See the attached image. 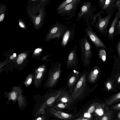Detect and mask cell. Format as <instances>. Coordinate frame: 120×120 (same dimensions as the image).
<instances>
[{
    "label": "cell",
    "instance_id": "cell-5",
    "mask_svg": "<svg viewBox=\"0 0 120 120\" xmlns=\"http://www.w3.org/2000/svg\"><path fill=\"white\" fill-rule=\"evenodd\" d=\"M20 86H13L11 88L10 91L5 92L4 97L8 98L6 103L8 105L10 101L12 100L14 104L16 101H18V107L20 109H23L26 107L27 102L26 100L22 94L23 90Z\"/></svg>",
    "mask_w": 120,
    "mask_h": 120
},
{
    "label": "cell",
    "instance_id": "cell-10",
    "mask_svg": "<svg viewBox=\"0 0 120 120\" xmlns=\"http://www.w3.org/2000/svg\"><path fill=\"white\" fill-rule=\"evenodd\" d=\"M68 26L60 22H57L54 25L50 31V39H56V41L59 40L67 30Z\"/></svg>",
    "mask_w": 120,
    "mask_h": 120
},
{
    "label": "cell",
    "instance_id": "cell-19",
    "mask_svg": "<svg viewBox=\"0 0 120 120\" xmlns=\"http://www.w3.org/2000/svg\"><path fill=\"white\" fill-rule=\"evenodd\" d=\"M120 17L116 13L115 17L112 21L110 27L108 32L107 37L108 39L113 41L114 37V32L117 23Z\"/></svg>",
    "mask_w": 120,
    "mask_h": 120
},
{
    "label": "cell",
    "instance_id": "cell-8",
    "mask_svg": "<svg viewBox=\"0 0 120 120\" xmlns=\"http://www.w3.org/2000/svg\"><path fill=\"white\" fill-rule=\"evenodd\" d=\"M102 13L104 14V11H101L98 16V21L95 23L94 27L100 33L106 37L107 36L108 25L110 18L112 17L107 15L104 17L102 18Z\"/></svg>",
    "mask_w": 120,
    "mask_h": 120
},
{
    "label": "cell",
    "instance_id": "cell-27",
    "mask_svg": "<svg viewBox=\"0 0 120 120\" xmlns=\"http://www.w3.org/2000/svg\"><path fill=\"white\" fill-rule=\"evenodd\" d=\"M52 106L53 108L56 109L60 110L66 108L68 107L67 105L61 103L57 102Z\"/></svg>",
    "mask_w": 120,
    "mask_h": 120
},
{
    "label": "cell",
    "instance_id": "cell-2",
    "mask_svg": "<svg viewBox=\"0 0 120 120\" xmlns=\"http://www.w3.org/2000/svg\"><path fill=\"white\" fill-rule=\"evenodd\" d=\"M89 70L84 69L82 75L74 87L71 94L74 101L83 98L92 92L96 87L97 85L95 84L94 87L90 88L88 83L87 76Z\"/></svg>",
    "mask_w": 120,
    "mask_h": 120
},
{
    "label": "cell",
    "instance_id": "cell-20",
    "mask_svg": "<svg viewBox=\"0 0 120 120\" xmlns=\"http://www.w3.org/2000/svg\"><path fill=\"white\" fill-rule=\"evenodd\" d=\"M46 71L40 72L34 75V85L35 88H38L40 85Z\"/></svg>",
    "mask_w": 120,
    "mask_h": 120
},
{
    "label": "cell",
    "instance_id": "cell-7",
    "mask_svg": "<svg viewBox=\"0 0 120 120\" xmlns=\"http://www.w3.org/2000/svg\"><path fill=\"white\" fill-rule=\"evenodd\" d=\"M86 23V27L84 29L86 35L90 41L94 45L97 50H98V48H103L108 51H110L95 33L91 26L90 22L89 20Z\"/></svg>",
    "mask_w": 120,
    "mask_h": 120
},
{
    "label": "cell",
    "instance_id": "cell-44",
    "mask_svg": "<svg viewBox=\"0 0 120 120\" xmlns=\"http://www.w3.org/2000/svg\"><path fill=\"white\" fill-rule=\"evenodd\" d=\"M19 25L20 26L22 27H24V25L21 22H20L19 23Z\"/></svg>",
    "mask_w": 120,
    "mask_h": 120
},
{
    "label": "cell",
    "instance_id": "cell-36",
    "mask_svg": "<svg viewBox=\"0 0 120 120\" xmlns=\"http://www.w3.org/2000/svg\"><path fill=\"white\" fill-rule=\"evenodd\" d=\"M112 109L113 110H120V103L112 106Z\"/></svg>",
    "mask_w": 120,
    "mask_h": 120
},
{
    "label": "cell",
    "instance_id": "cell-35",
    "mask_svg": "<svg viewBox=\"0 0 120 120\" xmlns=\"http://www.w3.org/2000/svg\"><path fill=\"white\" fill-rule=\"evenodd\" d=\"M73 120H93V119L91 116H84Z\"/></svg>",
    "mask_w": 120,
    "mask_h": 120
},
{
    "label": "cell",
    "instance_id": "cell-9",
    "mask_svg": "<svg viewBox=\"0 0 120 120\" xmlns=\"http://www.w3.org/2000/svg\"><path fill=\"white\" fill-rule=\"evenodd\" d=\"M82 1V0H73L65 8L57 12V14L60 16H67L68 19L72 18L75 16V12Z\"/></svg>",
    "mask_w": 120,
    "mask_h": 120
},
{
    "label": "cell",
    "instance_id": "cell-4",
    "mask_svg": "<svg viewBox=\"0 0 120 120\" xmlns=\"http://www.w3.org/2000/svg\"><path fill=\"white\" fill-rule=\"evenodd\" d=\"M81 52V61L85 69H87L93 57L92 47L90 42L86 35L79 41Z\"/></svg>",
    "mask_w": 120,
    "mask_h": 120
},
{
    "label": "cell",
    "instance_id": "cell-22",
    "mask_svg": "<svg viewBox=\"0 0 120 120\" xmlns=\"http://www.w3.org/2000/svg\"><path fill=\"white\" fill-rule=\"evenodd\" d=\"M105 105V104H98L94 111L96 115L102 116L103 115L105 112L104 113V110Z\"/></svg>",
    "mask_w": 120,
    "mask_h": 120
},
{
    "label": "cell",
    "instance_id": "cell-26",
    "mask_svg": "<svg viewBox=\"0 0 120 120\" xmlns=\"http://www.w3.org/2000/svg\"><path fill=\"white\" fill-rule=\"evenodd\" d=\"M73 0H66L61 3L57 8L56 11L57 12L67 6L71 3Z\"/></svg>",
    "mask_w": 120,
    "mask_h": 120
},
{
    "label": "cell",
    "instance_id": "cell-23",
    "mask_svg": "<svg viewBox=\"0 0 120 120\" xmlns=\"http://www.w3.org/2000/svg\"><path fill=\"white\" fill-rule=\"evenodd\" d=\"M17 56L16 53H15L11 56H9L8 57H7L6 59L0 63V69H1V68L3 66L6 64L9 63Z\"/></svg>",
    "mask_w": 120,
    "mask_h": 120
},
{
    "label": "cell",
    "instance_id": "cell-16",
    "mask_svg": "<svg viewBox=\"0 0 120 120\" xmlns=\"http://www.w3.org/2000/svg\"><path fill=\"white\" fill-rule=\"evenodd\" d=\"M28 57L27 54L25 53H21L17 56L15 61V68L20 70L24 69L28 62Z\"/></svg>",
    "mask_w": 120,
    "mask_h": 120
},
{
    "label": "cell",
    "instance_id": "cell-1",
    "mask_svg": "<svg viewBox=\"0 0 120 120\" xmlns=\"http://www.w3.org/2000/svg\"><path fill=\"white\" fill-rule=\"evenodd\" d=\"M60 89L48 90L42 95H34L33 98L36 102V104L33 110L34 116L37 117L45 112L46 109L53 105L60 93Z\"/></svg>",
    "mask_w": 120,
    "mask_h": 120
},
{
    "label": "cell",
    "instance_id": "cell-41",
    "mask_svg": "<svg viewBox=\"0 0 120 120\" xmlns=\"http://www.w3.org/2000/svg\"><path fill=\"white\" fill-rule=\"evenodd\" d=\"M4 17V14H1L0 16V21H2Z\"/></svg>",
    "mask_w": 120,
    "mask_h": 120
},
{
    "label": "cell",
    "instance_id": "cell-28",
    "mask_svg": "<svg viewBox=\"0 0 120 120\" xmlns=\"http://www.w3.org/2000/svg\"><path fill=\"white\" fill-rule=\"evenodd\" d=\"M98 55L99 58L103 62L105 63L106 56V53L105 50L103 49H100L99 51Z\"/></svg>",
    "mask_w": 120,
    "mask_h": 120
},
{
    "label": "cell",
    "instance_id": "cell-40",
    "mask_svg": "<svg viewBox=\"0 0 120 120\" xmlns=\"http://www.w3.org/2000/svg\"><path fill=\"white\" fill-rule=\"evenodd\" d=\"M50 56V55H49L48 56H46L45 57H45H42V61L43 60L46 61V63H47L48 62V61L47 60H47V57L49 56Z\"/></svg>",
    "mask_w": 120,
    "mask_h": 120
},
{
    "label": "cell",
    "instance_id": "cell-31",
    "mask_svg": "<svg viewBox=\"0 0 120 120\" xmlns=\"http://www.w3.org/2000/svg\"><path fill=\"white\" fill-rule=\"evenodd\" d=\"M120 35V20H118L116 24L114 32V36Z\"/></svg>",
    "mask_w": 120,
    "mask_h": 120
},
{
    "label": "cell",
    "instance_id": "cell-43",
    "mask_svg": "<svg viewBox=\"0 0 120 120\" xmlns=\"http://www.w3.org/2000/svg\"><path fill=\"white\" fill-rule=\"evenodd\" d=\"M117 82L118 83H120V76L118 79Z\"/></svg>",
    "mask_w": 120,
    "mask_h": 120
},
{
    "label": "cell",
    "instance_id": "cell-25",
    "mask_svg": "<svg viewBox=\"0 0 120 120\" xmlns=\"http://www.w3.org/2000/svg\"><path fill=\"white\" fill-rule=\"evenodd\" d=\"M113 113L111 110L107 111L104 113L99 120H111Z\"/></svg>",
    "mask_w": 120,
    "mask_h": 120
},
{
    "label": "cell",
    "instance_id": "cell-24",
    "mask_svg": "<svg viewBox=\"0 0 120 120\" xmlns=\"http://www.w3.org/2000/svg\"><path fill=\"white\" fill-rule=\"evenodd\" d=\"M34 76L33 73L30 74L27 76L24 82V85L26 87H28L32 84L33 80L34 79Z\"/></svg>",
    "mask_w": 120,
    "mask_h": 120
},
{
    "label": "cell",
    "instance_id": "cell-33",
    "mask_svg": "<svg viewBox=\"0 0 120 120\" xmlns=\"http://www.w3.org/2000/svg\"><path fill=\"white\" fill-rule=\"evenodd\" d=\"M42 49L41 48H37L34 51L33 54L34 57H38V54L40 53V52L41 51Z\"/></svg>",
    "mask_w": 120,
    "mask_h": 120
},
{
    "label": "cell",
    "instance_id": "cell-45",
    "mask_svg": "<svg viewBox=\"0 0 120 120\" xmlns=\"http://www.w3.org/2000/svg\"><path fill=\"white\" fill-rule=\"evenodd\" d=\"M117 116L118 119L120 120V112L118 114Z\"/></svg>",
    "mask_w": 120,
    "mask_h": 120
},
{
    "label": "cell",
    "instance_id": "cell-21",
    "mask_svg": "<svg viewBox=\"0 0 120 120\" xmlns=\"http://www.w3.org/2000/svg\"><path fill=\"white\" fill-rule=\"evenodd\" d=\"M120 101V92L112 95L106 99L105 102L106 104L109 105Z\"/></svg>",
    "mask_w": 120,
    "mask_h": 120
},
{
    "label": "cell",
    "instance_id": "cell-17",
    "mask_svg": "<svg viewBox=\"0 0 120 120\" xmlns=\"http://www.w3.org/2000/svg\"><path fill=\"white\" fill-rule=\"evenodd\" d=\"M50 114L59 119L64 120H70L73 117L71 114L63 112L55 109L52 107H47L46 109Z\"/></svg>",
    "mask_w": 120,
    "mask_h": 120
},
{
    "label": "cell",
    "instance_id": "cell-30",
    "mask_svg": "<svg viewBox=\"0 0 120 120\" xmlns=\"http://www.w3.org/2000/svg\"><path fill=\"white\" fill-rule=\"evenodd\" d=\"M99 103L95 102L92 103L90 106L87 110V112L90 114L95 111L96 108Z\"/></svg>",
    "mask_w": 120,
    "mask_h": 120
},
{
    "label": "cell",
    "instance_id": "cell-38",
    "mask_svg": "<svg viewBox=\"0 0 120 120\" xmlns=\"http://www.w3.org/2000/svg\"><path fill=\"white\" fill-rule=\"evenodd\" d=\"M115 5L116 8L120 7V0H116Z\"/></svg>",
    "mask_w": 120,
    "mask_h": 120
},
{
    "label": "cell",
    "instance_id": "cell-29",
    "mask_svg": "<svg viewBox=\"0 0 120 120\" xmlns=\"http://www.w3.org/2000/svg\"><path fill=\"white\" fill-rule=\"evenodd\" d=\"M47 67L45 63L40 66L37 68L34 71V74H36L39 72L46 70Z\"/></svg>",
    "mask_w": 120,
    "mask_h": 120
},
{
    "label": "cell",
    "instance_id": "cell-14",
    "mask_svg": "<svg viewBox=\"0 0 120 120\" xmlns=\"http://www.w3.org/2000/svg\"><path fill=\"white\" fill-rule=\"evenodd\" d=\"M60 89V93L55 102H60L68 106L72 103L74 101L67 87L63 86Z\"/></svg>",
    "mask_w": 120,
    "mask_h": 120
},
{
    "label": "cell",
    "instance_id": "cell-11",
    "mask_svg": "<svg viewBox=\"0 0 120 120\" xmlns=\"http://www.w3.org/2000/svg\"><path fill=\"white\" fill-rule=\"evenodd\" d=\"M83 74V72L78 70H73L68 75L66 81V86L68 90L71 94L76 83Z\"/></svg>",
    "mask_w": 120,
    "mask_h": 120
},
{
    "label": "cell",
    "instance_id": "cell-34",
    "mask_svg": "<svg viewBox=\"0 0 120 120\" xmlns=\"http://www.w3.org/2000/svg\"><path fill=\"white\" fill-rule=\"evenodd\" d=\"M106 87L108 91L112 89V83L111 81L109 80L106 83Z\"/></svg>",
    "mask_w": 120,
    "mask_h": 120
},
{
    "label": "cell",
    "instance_id": "cell-6",
    "mask_svg": "<svg viewBox=\"0 0 120 120\" xmlns=\"http://www.w3.org/2000/svg\"><path fill=\"white\" fill-rule=\"evenodd\" d=\"M97 10L96 7L92 5L91 2H85L80 7L77 18V21H79L82 18L84 22L86 23L89 20L90 17V20L91 22L95 14L94 12Z\"/></svg>",
    "mask_w": 120,
    "mask_h": 120
},
{
    "label": "cell",
    "instance_id": "cell-32",
    "mask_svg": "<svg viewBox=\"0 0 120 120\" xmlns=\"http://www.w3.org/2000/svg\"><path fill=\"white\" fill-rule=\"evenodd\" d=\"M45 112L43 114L35 117V118L33 119V120H47Z\"/></svg>",
    "mask_w": 120,
    "mask_h": 120
},
{
    "label": "cell",
    "instance_id": "cell-42",
    "mask_svg": "<svg viewBox=\"0 0 120 120\" xmlns=\"http://www.w3.org/2000/svg\"><path fill=\"white\" fill-rule=\"evenodd\" d=\"M117 9H118V11L116 13L120 18V7L118 8Z\"/></svg>",
    "mask_w": 120,
    "mask_h": 120
},
{
    "label": "cell",
    "instance_id": "cell-3",
    "mask_svg": "<svg viewBox=\"0 0 120 120\" xmlns=\"http://www.w3.org/2000/svg\"><path fill=\"white\" fill-rule=\"evenodd\" d=\"M62 65L59 61L52 62L48 77L43 86L44 89H53L57 84L61 77Z\"/></svg>",
    "mask_w": 120,
    "mask_h": 120
},
{
    "label": "cell",
    "instance_id": "cell-39",
    "mask_svg": "<svg viewBox=\"0 0 120 120\" xmlns=\"http://www.w3.org/2000/svg\"><path fill=\"white\" fill-rule=\"evenodd\" d=\"M40 18L39 17H37L35 20L36 23L37 24H38L40 22Z\"/></svg>",
    "mask_w": 120,
    "mask_h": 120
},
{
    "label": "cell",
    "instance_id": "cell-15",
    "mask_svg": "<svg viewBox=\"0 0 120 120\" xmlns=\"http://www.w3.org/2000/svg\"><path fill=\"white\" fill-rule=\"evenodd\" d=\"M75 26L73 24L71 26H68L62 38L61 45L65 47L68 43L74 39L75 34Z\"/></svg>",
    "mask_w": 120,
    "mask_h": 120
},
{
    "label": "cell",
    "instance_id": "cell-37",
    "mask_svg": "<svg viewBox=\"0 0 120 120\" xmlns=\"http://www.w3.org/2000/svg\"><path fill=\"white\" fill-rule=\"evenodd\" d=\"M117 49L118 56L120 58V40L118 41L117 43Z\"/></svg>",
    "mask_w": 120,
    "mask_h": 120
},
{
    "label": "cell",
    "instance_id": "cell-18",
    "mask_svg": "<svg viewBox=\"0 0 120 120\" xmlns=\"http://www.w3.org/2000/svg\"><path fill=\"white\" fill-rule=\"evenodd\" d=\"M100 73L99 68L97 65L94 66L92 70H90L87 76V82L92 84L96 82Z\"/></svg>",
    "mask_w": 120,
    "mask_h": 120
},
{
    "label": "cell",
    "instance_id": "cell-12",
    "mask_svg": "<svg viewBox=\"0 0 120 120\" xmlns=\"http://www.w3.org/2000/svg\"><path fill=\"white\" fill-rule=\"evenodd\" d=\"M77 45H75L68 55L66 62V69L72 68L76 70L78 68L79 59L77 55Z\"/></svg>",
    "mask_w": 120,
    "mask_h": 120
},
{
    "label": "cell",
    "instance_id": "cell-13",
    "mask_svg": "<svg viewBox=\"0 0 120 120\" xmlns=\"http://www.w3.org/2000/svg\"><path fill=\"white\" fill-rule=\"evenodd\" d=\"M116 0H100L98 1L99 7L105 11L107 15L112 17L116 9L115 4Z\"/></svg>",
    "mask_w": 120,
    "mask_h": 120
}]
</instances>
